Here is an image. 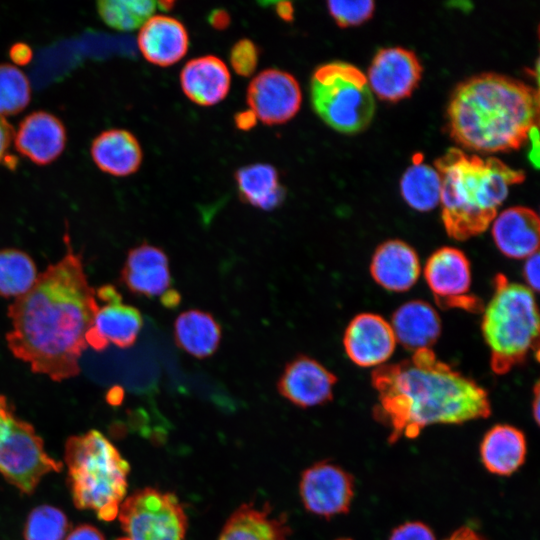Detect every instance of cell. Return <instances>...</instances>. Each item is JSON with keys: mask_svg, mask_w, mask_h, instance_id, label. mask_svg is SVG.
<instances>
[{"mask_svg": "<svg viewBox=\"0 0 540 540\" xmlns=\"http://www.w3.org/2000/svg\"><path fill=\"white\" fill-rule=\"evenodd\" d=\"M65 245L64 256L39 274L7 311L11 353L33 373L55 382L79 375L80 358L88 347L85 335L100 308L81 254L74 252L67 236Z\"/></svg>", "mask_w": 540, "mask_h": 540, "instance_id": "obj_1", "label": "cell"}, {"mask_svg": "<svg viewBox=\"0 0 540 540\" xmlns=\"http://www.w3.org/2000/svg\"><path fill=\"white\" fill-rule=\"evenodd\" d=\"M377 392L374 418L388 431V442L414 439L434 424H462L487 418V391L471 378L421 349L400 362L373 370Z\"/></svg>", "mask_w": 540, "mask_h": 540, "instance_id": "obj_2", "label": "cell"}, {"mask_svg": "<svg viewBox=\"0 0 540 540\" xmlns=\"http://www.w3.org/2000/svg\"><path fill=\"white\" fill-rule=\"evenodd\" d=\"M446 118L449 135L465 149L481 154L518 150L538 126V90L503 74L480 73L456 86Z\"/></svg>", "mask_w": 540, "mask_h": 540, "instance_id": "obj_3", "label": "cell"}, {"mask_svg": "<svg viewBox=\"0 0 540 540\" xmlns=\"http://www.w3.org/2000/svg\"><path fill=\"white\" fill-rule=\"evenodd\" d=\"M441 178V217L447 234L466 240L492 223L512 185L525 173L496 157L482 158L459 148L448 149L434 162Z\"/></svg>", "mask_w": 540, "mask_h": 540, "instance_id": "obj_4", "label": "cell"}, {"mask_svg": "<svg viewBox=\"0 0 540 540\" xmlns=\"http://www.w3.org/2000/svg\"><path fill=\"white\" fill-rule=\"evenodd\" d=\"M68 483L75 506L113 521L127 490L129 464L99 431L70 437L65 445Z\"/></svg>", "mask_w": 540, "mask_h": 540, "instance_id": "obj_5", "label": "cell"}, {"mask_svg": "<svg viewBox=\"0 0 540 540\" xmlns=\"http://www.w3.org/2000/svg\"><path fill=\"white\" fill-rule=\"evenodd\" d=\"M481 330L496 374H506L523 363L530 352L538 359L539 316L534 292L497 274L493 295L484 308Z\"/></svg>", "mask_w": 540, "mask_h": 540, "instance_id": "obj_6", "label": "cell"}, {"mask_svg": "<svg viewBox=\"0 0 540 540\" xmlns=\"http://www.w3.org/2000/svg\"><path fill=\"white\" fill-rule=\"evenodd\" d=\"M310 94L317 115L340 133H359L374 117L376 105L366 75L350 63L333 61L317 67Z\"/></svg>", "mask_w": 540, "mask_h": 540, "instance_id": "obj_7", "label": "cell"}, {"mask_svg": "<svg viewBox=\"0 0 540 540\" xmlns=\"http://www.w3.org/2000/svg\"><path fill=\"white\" fill-rule=\"evenodd\" d=\"M119 520L126 536L117 540H183L187 517L171 493L145 488L120 506Z\"/></svg>", "mask_w": 540, "mask_h": 540, "instance_id": "obj_8", "label": "cell"}, {"mask_svg": "<svg viewBox=\"0 0 540 540\" xmlns=\"http://www.w3.org/2000/svg\"><path fill=\"white\" fill-rule=\"evenodd\" d=\"M62 469V462L47 454L33 426L15 417L0 443V474L22 493L32 494L45 475Z\"/></svg>", "mask_w": 540, "mask_h": 540, "instance_id": "obj_9", "label": "cell"}, {"mask_svg": "<svg viewBox=\"0 0 540 540\" xmlns=\"http://www.w3.org/2000/svg\"><path fill=\"white\" fill-rule=\"evenodd\" d=\"M423 273L440 307L481 310L480 300L470 294L471 266L461 250L450 246L437 249L426 261Z\"/></svg>", "mask_w": 540, "mask_h": 540, "instance_id": "obj_10", "label": "cell"}, {"mask_svg": "<svg viewBox=\"0 0 540 540\" xmlns=\"http://www.w3.org/2000/svg\"><path fill=\"white\" fill-rule=\"evenodd\" d=\"M246 99L257 119L267 125H278L298 113L302 94L293 75L279 69H266L252 79Z\"/></svg>", "mask_w": 540, "mask_h": 540, "instance_id": "obj_11", "label": "cell"}, {"mask_svg": "<svg viewBox=\"0 0 540 540\" xmlns=\"http://www.w3.org/2000/svg\"><path fill=\"white\" fill-rule=\"evenodd\" d=\"M300 496L305 508L316 515L347 513L354 497V479L335 464L319 462L303 472Z\"/></svg>", "mask_w": 540, "mask_h": 540, "instance_id": "obj_12", "label": "cell"}, {"mask_svg": "<svg viewBox=\"0 0 540 540\" xmlns=\"http://www.w3.org/2000/svg\"><path fill=\"white\" fill-rule=\"evenodd\" d=\"M422 73V64L413 51L386 47L374 55L366 78L373 95L384 101L397 102L413 93Z\"/></svg>", "mask_w": 540, "mask_h": 540, "instance_id": "obj_13", "label": "cell"}, {"mask_svg": "<svg viewBox=\"0 0 540 540\" xmlns=\"http://www.w3.org/2000/svg\"><path fill=\"white\" fill-rule=\"evenodd\" d=\"M396 338L390 323L374 313L356 315L348 324L343 346L349 359L359 367H379L391 357Z\"/></svg>", "mask_w": 540, "mask_h": 540, "instance_id": "obj_14", "label": "cell"}, {"mask_svg": "<svg viewBox=\"0 0 540 540\" xmlns=\"http://www.w3.org/2000/svg\"><path fill=\"white\" fill-rule=\"evenodd\" d=\"M336 382L337 377L317 360L298 355L285 365L277 389L291 403L307 408L330 401Z\"/></svg>", "mask_w": 540, "mask_h": 540, "instance_id": "obj_15", "label": "cell"}, {"mask_svg": "<svg viewBox=\"0 0 540 540\" xmlns=\"http://www.w3.org/2000/svg\"><path fill=\"white\" fill-rule=\"evenodd\" d=\"M16 150L37 165H47L63 152L67 135L62 121L46 111L27 115L14 133Z\"/></svg>", "mask_w": 540, "mask_h": 540, "instance_id": "obj_16", "label": "cell"}, {"mask_svg": "<svg viewBox=\"0 0 540 540\" xmlns=\"http://www.w3.org/2000/svg\"><path fill=\"white\" fill-rule=\"evenodd\" d=\"M120 275L131 293L145 297L162 295L171 283L167 255L147 243L129 250Z\"/></svg>", "mask_w": 540, "mask_h": 540, "instance_id": "obj_17", "label": "cell"}, {"mask_svg": "<svg viewBox=\"0 0 540 540\" xmlns=\"http://www.w3.org/2000/svg\"><path fill=\"white\" fill-rule=\"evenodd\" d=\"M492 222L494 243L506 257L526 259L538 252L540 221L533 209L510 207L497 214Z\"/></svg>", "mask_w": 540, "mask_h": 540, "instance_id": "obj_18", "label": "cell"}, {"mask_svg": "<svg viewBox=\"0 0 540 540\" xmlns=\"http://www.w3.org/2000/svg\"><path fill=\"white\" fill-rule=\"evenodd\" d=\"M420 272L421 266L416 251L399 239L387 240L380 244L370 264V273L374 281L393 292H404L412 288Z\"/></svg>", "mask_w": 540, "mask_h": 540, "instance_id": "obj_19", "label": "cell"}, {"mask_svg": "<svg viewBox=\"0 0 540 540\" xmlns=\"http://www.w3.org/2000/svg\"><path fill=\"white\" fill-rule=\"evenodd\" d=\"M137 43L148 62L166 67L177 63L186 55L189 37L180 21L173 17L156 15L140 28Z\"/></svg>", "mask_w": 540, "mask_h": 540, "instance_id": "obj_20", "label": "cell"}, {"mask_svg": "<svg viewBox=\"0 0 540 540\" xmlns=\"http://www.w3.org/2000/svg\"><path fill=\"white\" fill-rule=\"evenodd\" d=\"M142 325V315L137 308L122 302L106 304L99 308L85 341L97 352L104 351L110 343L128 348L135 343Z\"/></svg>", "mask_w": 540, "mask_h": 540, "instance_id": "obj_21", "label": "cell"}, {"mask_svg": "<svg viewBox=\"0 0 540 540\" xmlns=\"http://www.w3.org/2000/svg\"><path fill=\"white\" fill-rule=\"evenodd\" d=\"M230 72L216 56L207 55L190 60L182 69L180 84L194 103L211 106L222 101L229 92Z\"/></svg>", "mask_w": 540, "mask_h": 540, "instance_id": "obj_22", "label": "cell"}, {"mask_svg": "<svg viewBox=\"0 0 540 540\" xmlns=\"http://www.w3.org/2000/svg\"><path fill=\"white\" fill-rule=\"evenodd\" d=\"M390 325L396 342L412 352L431 349L441 333L439 314L422 300L402 304L393 313Z\"/></svg>", "mask_w": 540, "mask_h": 540, "instance_id": "obj_23", "label": "cell"}, {"mask_svg": "<svg viewBox=\"0 0 540 540\" xmlns=\"http://www.w3.org/2000/svg\"><path fill=\"white\" fill-rule=\"evenodd\" d=\"M90 152L101 171L118 177L135 173L143 159L138 140L124 129H109L100 133L92 141Z\"/></svg>", "mask_w": 540, "mask_h": 540, "instance_id": "obj_24", "label": "cell"}, {"mask_svg": "<svg viewBox=\"0 0 540 540\" xmlns=\"http://www.w3.org/2000/svg\"><path fill=\"white\" fill-rule=\"evenodd\" d=\"M527 443L524 433L516 427L499 424L492 427L480 445L485 468L500 476H509L524 463Z\"/></svg>", "mask_w": 540, "mask_h": 540, "instance_id": "obj_25", "label": "cell"}, {"mask_svg": "<svg viewBox=\"0 0 540 540\" xmlns=\"http://www.w3.org/2000/svg\"><path fill=\"white\" fill-rule=\"evenodd\" d=\"M173 334L180 349L202 359L217 350L221 340V327L210 313L191 309L176 318Z\"/></svg>", "mask_w": 540, "mask_h": 540, "instance_id": "obj_26", "label": "cell"}, {"mask_svg": "<svg viewBox=\"0 0 540 540\" xmlns=\"http://www.w3.org/2000/svg\"><path fill=\"white\" fill-rule=\"evenodd\" d=\"M235 180L242 200L256 208L272 210L285 198L278 172L269 164L242 167L237 170Z\"/></svg>", "mask_w": 540, "mask_h": 540, "instance_id": "obj_27", "label": "cell"}, {"mask_svg": "<svg viewBox=\"0 0 540 540\" xmlns=\"http://www.w3.org/2000/svg\"><path fill=\"white\" fill-rule=\"evenodd\" d=\"M285 522L252 505H242L228 519L218 540H284Z\"/></svg>", "mask_w": 540, "mask_h": 540, "instance_id": "obj_28", "label": "cell"}, {"mask_svg": "<svg viewBox=\"0 0 540 540\" xmlns=\"http://www.w3.org/2000/svg\"><path fill=\"white\" fill-rule=\"evenodd\" d=\"M414 159L400 180V193L404 201L413 209L426 212L440 204L441 178L438 171Z\"/></svg>", "mask_w": 540, "mask_h": 540, "instance_id": "obj_29", "label": "cell"}, {"mask_svg": "<svg viewBox=\"0 0 540 540\" xmlns=\"http://www.w3.org/2000/svg\"><path fill=\"white\" fill-rule=\"evenodd\" d=\"M35 262L26 252L7 248L0 250V296L19 297L31 289L38 277Z\"/></svg>", "mask_w": 540, "mask_h": 540, "instance_id": "obj_30", "label": "cell"}, {"mask_svg": "<svg viewBox=\"0 0 540 540\" xmlns=\"http://www.w3.org/2000/svg\"><path fill=\"white\" fill-rule=\"evenodd\" d=\"M96 5L107 26L127 32L141 28L152 17L157 3L151 0H101Z\"/></svg>", "mask_w": 540, "mask_h": 540, "instance_id": "obj_31", "label": "cell"}, {"mask_svg": "<svg viewBox=\"0 0 540 540\" xmlns=\"http://www.w3.org/2000/svg\"><path fill=\"white\" fill-rule=\"evenodd\" d=\"M30 99L31 87L27 76L14 65L0 64V116L21 112Z\"/></svg>", "mask_w": 540, "mask_h": 540, "instance_id": "obj_32", "label": "cell"}, {"mask_svg": "<svg viewBox=\"0 0 540 540\" xmlns=\"http://www.w3.org/2000/svg\"><path fill=\"white\" fill-rule=\"evenodd\" d=\"M68 530V518L60 509L41 505L30 512L24 537L25 540H63Z\"/></svg>", "mask_w": 540, "mask_h": 540, "instance_id": "obj_33", "label": "cell"}, {"mask_svg": "<svg viewBox=\"0 0 540 540\" xmlns=\"http://www.w3.org/2000/svg\"><path fill=\"white\" fill-rule=\"evenodd\" d=\"M327 8L335 22L346 28L369 20L373 16L375 3L371 0L328 1Z\"/></svg>", "mask_w": 540, "mask_h": 540, "instance_id": "obj_34", "label": "cell"}, {"mask_svg": "<svg viewBox=\"0 0 540 540\" xmlns=\"http://www.w3.org/2000/svg\"><path fill=\"white\" fill-rule=\"evenodd\" d=\"M259 60V50L249 39L237 41L229 53V61L233 70L241 76H250L256 70Z\"/></svg>", "mask_w": 540, "mask_h": 540, "instance_id": "obj_35", "label": "cell"}, {"mask_svg": "<svg viewBox=\"0 0 540 540\" xmlns=\"http://www.w3.org/2000/svg\"><path fill=\"white\" fill-rule=\"evenodd\" d=\"M389 540H436L432 530L422 522H406L395 528Z\"/></svg>", "mask_w": 540, "mask_h": 540, "instance_id": "obj_36", "label": "cell"}, {"mask_svg": "<svg viewBox=\"0 0 540 540\" xmlns=\"http://www.w3.org/2000/svg\"><path fill=\"white\" fill-rule=\"evenodd\" d=\"M539 253L536 252L525 259L523 276L526 286L532 291L539 289Z\"/></svg>", "mask_w": 540, "mask_h": 540, "instance_id": "obj_37", "label": "cell"}, {"mask_svg": "<svg viewBox=\"0 0 540 540\" xmlns=\"http://www.w3.org/2000/svg\"><path fill=\"white\" fill-rule=\"evenodd\" d=\"M14 418L12 405L5 396L0 394V443L7 435Z\"/></svg>", "mask_w": 540, "mask_h": 540, "instance_id": "obj_38", "label": "cell"}, {"mask_svg": "<svg viewBox=\"0 0 540 540\" xmlns=\"http://www.w3.org/2000/svg\"><path fill=\"white\" fill-rule=\"evenodd\" d=\"M65 540H105L102 533L94 526L83 524L73 529Z\"/></svg>", "mask_w": 540, "mask_h": 540, "instance_id": "obj_39", "label": "cell"}, {"mask_svg": "<svg viewBox=\"0 0 540 540\" xmlns=\"http://www.w3.org/2000/svg\"><path fill=\"white\" fill-rule=\"evenodd\" d=\"M14 129L11 124L0 116V162L4 159L7 150L14 137Z\"/></svg>", "mask_w": 540, "mask_h": 540, "instance_id": "obj_40", "label": "cell"}, {"mask_svg": "<svg viewBox=\"0 0 540 540\" xmlns=\"http://www.w3.org/2000/svg\"><path fill=\"white\" fill-rule=\"evenodd\" d=\"M12 61L16 64L25 65L32 58L31 48L24 43H16L9 51Z\"/></svg>", "mask_w": 540, "mask_h": 540, "instance_id": "obj_41", "label": "cell"}, {"mask_svg": "<svg viewBox=\"0 0 540 540\" xmlns=\"http://www.w3.org/2000/svg\"><path fill=\"white\" fill-rule=\"evenodd\" d=\"M235 125L240 130H250L256 125L257 117L254 112L250 110L238 112L235 115Z\"/></svg>", "mask_w": 540, "mask_h": 540, "instance_id": "obj_42", "label": "cell"}, {"mask_svg": "<svg viewBox=\"0 0 540 540\" xmlns=\"http://www.w3.org/2000/svg\"><path fill=\"white\" fill-rule=\"evenodd\" d=\"M95 292L96 296H98L106 304L118 303L122 301L121 294L114 286L110 284L99 287V289Z\"/></svg>", "mask_w": 540, "mask_h": 540, "instance_id": "obj_43", "label": "cell"}, {"mask_svg": "<svg viewBox=\"0 0 540 540\" xmlns=\"http://www.w3.org/2000/svg\"><path fill=\"white\" fill-rule=\"evenodd\" d=\"M209 23L217 30H223L230 24V16L223 9L213 10L208 17Z\"/></svg>", "mask_w": 540, "mask_h": 540, "instance_id": "obj_44", "label": "cell"}, {"mask_svg": "<svg viewBox=\"0 0 540 540\" xmlns=\"http://www.w3.org/2000/svg\"><path fill=\"white\" fill-rule=\"evenodd\" d=\"M446 540H483L475 530L468 526H463L455 530Z\"/></svg>", "mask_w": 540, "mask_h": 540, "instance_id": "obj_45", "label": "cell"}, {"mask_svg": "<svg viewBox=\"0 0 540 540\" xmlns=\"http://www.w3.org/2000/svg\"><path fill=\"white\" fill-rule=\"evenodd\" d=\"M528 140L531 141V150L529 159L535 163V166L538 167L539 160V132L538 126L534 127L528 137Z\"/></svg>", "mask_w": 540, "mask_h": 540, "instance_id": "obj_46", "label": "cell"}, {"mask_svg": "<svg viewBox=\"0 0 540 540\" xmlns=\"http://www.w3.org/2000/svg\"><path fill=\"white\" fill-rule=\"evenodd\" d=\"M275 9L278 16L284 21L290 22L293 20L294 8L292 6V3L287 1L278 2L276 3Z\"/></svg>", "mask_w": 540, "mask_h": 540, "instance_id": "obj_47", "label": "cell"}, {"mask_svg": "<svg viewBox=\"0 0 540 540\" xmlns=\"http://www.w3.org/2000/svg\"><path fill=\"white\" fill-rule=\"evenodd\" d=\"M161 302L165 307L174 308L180 302V294L174 289H168L161 295Z\"/></svg>", "mask_w": 540, "mask_h": 540, "instance_id": "obj_48", "label": "cell"}, {"mask_svg": "<svg viewBox=\"0 0 540 540\" xmlns=\"http://www.w3.org/2000/svg\"><path fill=\"white\" fill-rule=\"evenodd\" d=\"M539 392H540L539 391V382H537L535 384V387H534V396H533V403H532L533 417H534L537 424L539 423V408H540V405H539V402H540Z\"/></svg>", "mask_w": 540, "mask_h": 540, "instance_id": "obj_49", "label": "cell"}]
</instances>
